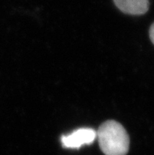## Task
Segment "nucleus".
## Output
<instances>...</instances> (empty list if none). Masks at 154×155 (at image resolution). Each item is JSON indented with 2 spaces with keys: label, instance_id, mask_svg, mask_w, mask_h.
<instances>
[{
  "label": "nucleus",
  "instance_id": "3",
  "mask_svg": "<svg viewBox=\"0 0 154 155\" xmlns=\"http://www.w3.org/2000/svg\"><path fill=\"white\" fill-rule=\"evenodd\" d=\"M120 10L131 15H143L149 10V0H113Z\"/></svg>",
  "mask_w": 154,
  "mask_h": 155
},
{
  "label": "nucleus",
  "instance_id": "2",
  "mask_svg": "<svg viewBox=\"0 0 154 155\" xmlns=\"http://www.w3.org/2000/svg\"><path fill=\"white\" fill-rule=\"evenodd\" d=\"M97 138V132L93 128H81L69 135L61 136V143L65 148L78 149L84 145H90Z\"/></svg>",
  "mask_w": 154,
  "mask_h": 155
},
{
  "label": "nucleus",
  "instance_id": "4",
  "mask_svg": "<svg viewBox=\"0 0 154 155\" xmlns=\"http://www.w3.org/2000/svg\"><path fill=\"white\" fill-rule=\"evenodd\" d=\"M149 36H150L151 41L154 44V23L151 25L150 29H149Z\"/></svg>",
  "mask_w": 154,
  "mask_h": 155
},
{
  "label": "nucleus",
  "instance_id": "1",
  "mask_svg": "<svg viewBox=\"0 0 154 155\" xmlns=\"http://www.w3.org/2000/svg\"><path fill=\"white\" fill-rule=\"evenodd\" d=\"M97 138L100 148L105 155H126L128 152V134L119 122H104L97 132Z\"/></svg>",
  "mask_w": 154,
  "mask_h": 155
}]
</instances>
